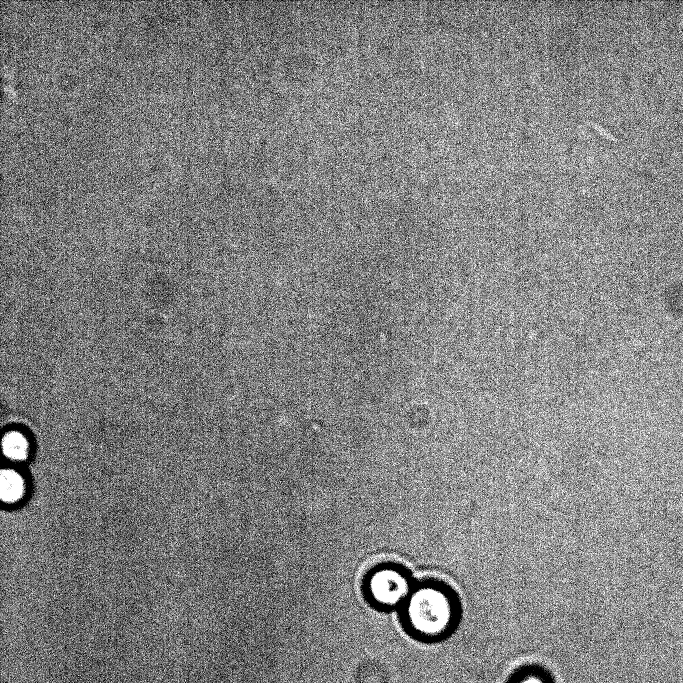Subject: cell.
<instances>
[{"label":"cell","mask_w":683,"mask_h":683,"mask_svg":"<svg viewBox=\"0 0 683 683\" xmlns=\"http://www.w3.org/2000/svg\"><path fill=\"white\" fill-rule=\"evenodd\" d=\"M402 607L409 630L426 639L448 635L460 617L456 593L440 581H426L413 587Z\"/></svg>","instance_id":"6da1fadb"},{"label":"cell","mask_w":683,"mask_h":683,"mask_svg":"<svg viewBox=\"0 0 683 683\" xmlns=\"http://www.w3.org/2000/svg\"><path fill=\"white\" fill-rule=\"evenodd\" d=\"M369 598L379 606L403 605L413 586L408 574L398 566L385 565L373 570L366 582Z\"/></svg>","instance_id":"7a4b0ae2"},{"label":"cell","mask_w":683,"mask_h":683,"mask_svg":"<svg viewBox=\"0 0 683 683\" xmlns=\"http://www.w3.org/2000/svg\"><path fill=\"white\" fill-rule=\"evenodd\" d=\"M24 483L21 476L13 470H2L0 477V495L4 502L12 503L21 498Z\"/></svg>","instance_id":"3957f363"},{"label":"cell","mask_w":683,"mask_h":683,"mask_svg":"<svg viewBox=\"0 0 683 683\" xmlns=\"http://www.w3.org/2000/svg\"><path fill=\"white\" fill-rule=\"evenodd\" d=\"M2 448L7 458L23 460L27 456L28 443L22 434L10 432L3 437Z\"/></svg>","instance_id":"277c9868"},{"label":"cell","mask_w":683,"mask_h":683,"mask_svg":"<svg viewBox=\"0 0 683 683\" xmlns=\"http://www.w3.org/2000/svg\"><path fill=\"white\" fill-rule=\"evenodd\" d=\"M511 683H549L545 675L536 671H527L518 674Z\"/></svg>","instance_id":"5b68a950"}]
</instances>
